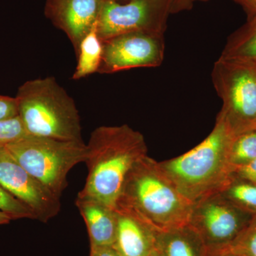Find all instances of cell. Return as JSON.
I'll list each match as a JSON object with an SVG mask.
<instances>
[{"instance_id":"obj_1","label":"cell","mask_w":256,"mask_h":256,"mask_svg":"<svg viewBox=\"0 0 256 256\" xmlns=\"http://www.w3.org/2000/svg\"><path fill=\"white\" fill-rule=\"evenodd\" d=\"M117 207L160 233L188 226L194 204L176 188L159 162L146 156L128 173Z\"/></svg>"},{"instance_id":"obj_2","label":"cell","mask_w":256,"mask_h":256,"mask_svg":"<svg viewBox=\"0 0 256 256\" xmlns=\"http://www.w3.org/2000/svg\"><path fill=\"white\" fill-rule=\"evenodd\" d=\"M85 163L88 176L78 196L116 210L128 173L148 154L144 136L128 124L100 126L90 134Z\"/></svg>"},{"instance_id":"obj_3","label":"cell","mask_w":256,"mask_h":256,"mask_svg":"<svg viewBox=\"0 0 256 256\" xmlns=\"http://www.w3.org/2000/svg\"><path fill=\"white\" fill-rule=\"evenodd\" d=\"M234 137L226 121L218 114L206 139L188 152L159 162L160 166L194 204L220 194L232 180L229 153Z\"/></svg>"},{"instance_id":"obj_4","label":"cell","mask_w":256,"mask_h":256,"mask_svg":"<svg viewBox=\"0 0 256 256\" xmlns=\"http://www.w3.org/2000/svg\"><path fill=\"white\" fill-rule=\"evenodd\" d=\"M26 136L82 141L80 114L74 99L54 77L25 82L16 96Z\"/></svg>"},{"instance_id":"obj_5","label":"cell","mask_w":256,"mask_h":256,"mask_svg":"<svg viewBox=\"0 0 256 256\" xmlns=\"http://www.w3.org/2000/svg\"><path fill=\"white\" fill-rule=\"evenodd\" d=\"M18 163L56 196L68 186L69 172L85 162L86 144L52 138L26 137L6 146Z\"/></svg>"},{"instance_id":"obj_6","label":"cell","mask_w":256,"mask_h":256,"mask_svg":"<svg viewBox=\"0 0 256 256\" xmlns=\"http://www.w3.org/2000/svg\"><path fill=\"white\" fill-rule=\"evenodd\" d=\"M212 77L223 102L220 114L234 136L256 130V64L220 57Z\"/></svg>"},{"instance_id":"obj_7","label":"cell","mask_w":256,"mask_h":256,"mask_svg":"<svg viewBox=\"0 0 256 256\" xmlns=\"http://www.w3.org/2000/svg\"><path fill=\"white\" fill-rule=\"evenodd\" d=\"M171 14L168 0H128L127 3L107 0L96 25L101 42L134 32L164 34Z\"/></svg>"},{"instance_id":"obj_8","label":"cell","mask_w":256,"mask_h":256,"mask_svg":"<svg viewBox=\"0 0 256 256\" xmlns=\"http://www.w3.org/2000/svg\"><path fill=\"white\" fill-rule=\"evenodd\" d=\"M252 216L218 194L194 204L188 226L198 234L207 250H217L233 242Z\"/></svg>"},{"instance_id":"obj_9","label":"cell","mask_w":256,"mask_h":256,"mask_svg":"<svg viewBox=\"0 0 256 256\" xmlns=\"http://www.w3.org/2000/svg\"><path fill=\"white\" fill-rule=\"evenodd\" d=\"M164 34L134 32L102 42L98 73L110 74L137 68L159 66L164 56Z\"/></svg>"},{"instance_id":"obj_10","label":"cell","mask_w":256,"mask_h":256,"mask_svg":"<svg viewBox=\"0 0 256 256\" xmlns=\"http://www.w3.org/2000/svg\"><path fill=\"white\" fill-rule=\"evenodd\" d=\"M0 185L28 206L36 220L46 223L60 212V198L30 174L6 146H0Z\"/></svg>"},{"instance_id":"obj_11","label":"cell","mask_w":256,"mask_h":256,"mask_svg":"<svg viewBox=\"0 0 256 256\" xmlns=\"http://www.w3.org/2000/svg\"><path fill=\"white\" fill-rule=\"evenodd\" d=\"M107 0H46L44 14L68 37L76 53L80 42L95 28Z\"/></svg>"},{"instance_id":"obj_12","label":"cell","mask_w":256,"mask_h":256,"mask_svg":"<svg viewBox=\"0 0 256 256\" xmlns=\"http://www.w3.org/2000/svg\"><path fill=\"white\" fill-rule=\"evenodd\" d=\"M117 230L112 247L120 256H149L156 248V232L124 208H116Z\"/></svg>"},{"instance_id":"obj_13","label":"cell","mask_w":256,"mask_h":256,"mask_svg":"<svg viewBox=\"0 0 256 256\" xmlns=\"http://www.w3.org/2000/svg\"><path fill=\"white\" fill-rule=\"evenodd\" d=\"M76 206L86 225L90 247L112 246L117 230L116 210L95 198L77 196Z\"/></svg>"},{"instance_id":"obj_14","label":"cell","mask_w":256,"mask_h":256,"mask_svg":"<svg viewBox=\"0 0 256 256\" xmlns=\"http://www.w3.org/2000/svg\"><path fill=\"white\" fill-rule=\"evenodd\" d=\"M156 249L162 256H207V249L190 226L156 233Z\"/></svg>"},{"instance_id":"obj_15","label":"cell","mask_w":256,"mask_h":256,"mask_svg":"<svg viewBox=\"0 0 256 256\" xmlns=\"http://www.w3.org/2000/svg\"><path fill=\"white\" fill-rule=\"evenodd\" d=\"M220 57L256 64V15L229 37Z\"/></svg>"},{"instance_id":"obj_16","label":"cell","mask_w":256,"mask_h":256,"mask_svg":"<svg viewBox=\"0 0 256 256\" xmlns=\"http://www.w3.org/2000/svg\"><path fill=\"white\" fill-rule=\"evenodd\" d=\"M78 64L74 80H80L98 72L102 54V42L96 33V26L84 37L76 54Z\"/></svg>"},{"instance_id":"obj_17","label":"cell","mask_w":256,"mask_h":256,"mask_svg":"<svg viewBox=\"0 0 256 256\" xmlns=\"http://www.w3.org/2000/svg\"><path fill=\"white\" fill-rule=\"evenodd\" d=\"M220 194L237 208L256 215V184L232 178Z\"/></svg>"},{"instance_id":"obj_18","label":"cell","mask_w":256,"mask_h":256,"mask_svg":"<svg viewBox=\"0 0 256 256\" xmlns=\"http://www.w3.org/2000/svg\"><path fill=\"white\" fill-rule=\"evenodd\" d=\"M256 159V130L237 134L230 144L229 161L232 166L246 164Z\"/></svg>"},{"instance_id":"obj_19","label":"cell","mask_w":256,"mask_h":256,"mask_svg":"<svg viewBox=\"0 0 256 256\" xmlns=\"http://www.w3.org/2000/svg\"><path fill=\"white\" fill-rule=\"evenodd\" d=\"M230 252L244 256H256V215L226 247Z\"/></svg>"},{"instance_id":"obj_20","label":"cell","mask_w":256,"mask_h":256,"mask_svg":"<svg viewBox=\"0 0 256 256\" xmlns=\"http://www.w3.org/2000/svg\"><path fill=\"white\" fill-rule=\"evenodd\" d=\"M0 210L8 214L13 220L18 218L35 220L33 212L16 197L6 191L0 185Z\"/></svg>"},{"instance_id":"obj_21","label":"cell","mask_w":256,"mask_h":256,"mask_svg":"<svg viewBox=\"0 0 256 256\" xmlns=\"http://www.w3.org/2000/svg\"><path fill=\"white\" fill-rule=\"evenodd\" d=\"M26 136H28L18 116L8 120L0 121V146H6Z\"/></svg>"},{"instance_id":"obj_22","label":"cell","mask_w":256,"mask_h":256,"mask_svg":"<svg viewBox=\"0 0 256 256\" xmlns=\"http://www.w3.org/2000/svg\"><path fill=\"white\" fill-rule=\"evenodd\" d=\"M232 176L256 184V159L246 164L232 166Z\"/></svg>"},{"instance_id":"obj_23","label":"cell","mask_w":256,"mask_h":256,"mask_svg":"<svg viewBox=\"0 0 256 256\" xmlns=\"http://www.w3.org/2000/svg\"><path fill=\"white\" fill-rule=\"evenodd\" d=\"M18 116L16 97L0 95V121L14 118Z\"/></svg>"},{"instance_id":"obj_24","label":"cell","mask_w":256,"mask_h":256,"mask_svg":"<svg viewBox=\"0 0 256 256\" xmlns=\"http://www.w3.org/2000/svg\"><path fill=\"white\" fill-rule=\"evenodd\" d=\"M168 2L171 14L190 10L194 2V0H168Z\"/></svg>"},{"instance_id":"obj_25","label":"cell","mask_w":256,"mask_h":256,"mask_svg":"<svg viewBox=\"0 0 256 256\" xmlns=\"http://www.w3.org/2000/svg\"><path fill=\"white\" fill-rule=\"evenodd\" d=\"M90 256H120L112 246L90 247Z\"/></svg>"},{"instance_id":"obj_26","label":"cell","mask_w":256,"mask_h":256,"mask_svg":"<svg viewBox=\"0 0 256 256\" xmlns=\"http://www.w3.org/2000/svg\"><path fill=\"white\" fill-rule=\"evenodd\" d=\"M242 5L247 12L249 18L256 15V0H234Z\"/></svg>"},{"instance_id":"obj_27","label":"cell","mask_w":256,"mask_h":256,"mask_svg":"<svg viewBox=\"0 0 256 256\" xmlns=\"http://www.w3.org/2000/svg\"><path fill=\"white\" fill-rule=\"evenodd\" d=\"M207 256H244L240 254L230 252L226 248L217 249V250H207Z\"/></svg>"},{"instance_id":"obj_28","label":"cell","mask_w":256,"mask_h":256,"mask_svg":"<svg viewBox=\"0 0 256 256\" xmlns=\"http://www.w3.org/2000/svg\"><path fill=\"white\" fill-rule=\"evenodd\" d=\"M12 220H13V218L11 216L0 210V225L9 224Z\"/></svg>"},{"instance_id":"obj_29","label":"cell","mask_w":256,"mask_h":256,"mask_svg":"<svg viewBox=\"0 0 256 256\" xmlns=\"http://www.w3.org/2000/svg\"><path fill=\"white\" fill-rule=\"evenodd\" d=\"M149 256H162L161 255V254L159 252H158L156 249H154V250H153L152 252H151L150 255Z\"/></svg>"},{"instance_id":"obj_30","label":"cell","mask_w":256,"mask_h":256,"mask_svg":"<svg viewBox=\"0 0 256 256\" xmlns=\"http://www.w3.org/2000/svg\"><path fill=\"white\" fill-rule=\"evenodd\" d=\"M194 2H196V1H207V0H194Z\"/></svg>"},{"instance_id":"obj_31","label":"cell","mask_w":256,"mask_h":256,"mask_svg":"<svg viewBox=\"0 0 256 256\" xmlns=\"http://www.w3.org/2000/svg\"><path fill=\"white\" fill-rule=\"evenodd\" d=\"M112 1L120 2V1H122V0H112Z\"/></svg>"}]
</instances>
